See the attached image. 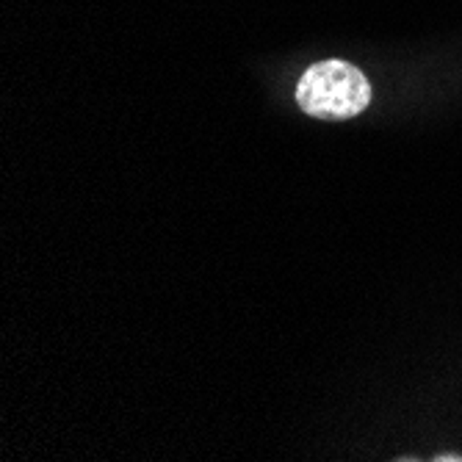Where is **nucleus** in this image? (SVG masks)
Instances as JSON below:
<instances>
[{"mask_svg": "<svg viewBox=\"0 0 462 462\" xmlns=\"http://www.w3.org/2000/svg\"><path fill=\"white\" fill-rule=\"evenodd\" d=\"M297 103L308 116L344 122L371 103V80L349 61L327 59L305 69L297 83Z\"/></svg>", "mask_w": 462, "mask_h": 462, "instance_id": "nucleus-1", "label": "nucleus"}]
</instances>
